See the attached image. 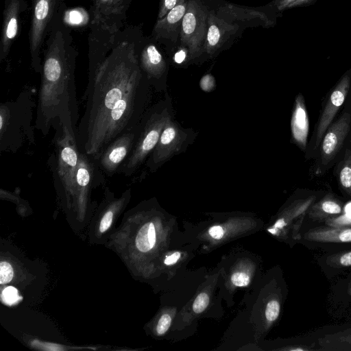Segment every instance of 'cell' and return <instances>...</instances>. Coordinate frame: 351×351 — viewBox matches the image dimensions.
I'll list each match as a JSON object with an SVG mask.
<instances>
[{
    "label": "cell",
    "instance_id": "1",
    "mask_svg": "<svg viewBox=\"0 0 351 351\" xmlns=\"http://www.w3.org/2000/svg\"><path fill=\"white\" fill-rule=\"evenodd\" d=\"M138 27H124L86 89V106L77 126L80 151L97 158L117 137L136 128L149 108L152 88L141 71Z\"/></svg>",
    "mask_w": 351,
    "mask_h": 351
},
{
    "label": "cell",
    "instance_id": "2",
    "mask_svg": "<svg viewBox=\"0 0 351 351\" xmlns=\"http://www.w3.org/2000/svg\"><path fill=\"white\" fill-rule=\"evenodd\" d=\"M64 12L55 20L42 51L35 129L43 136L65 125L77 131L78 105L75 71L78 51Z\"/></svg>",
    "mask_w": 351,
    "mask_h": 351
},
{
    "label": "cell",
    "instance_id": "3",
    "mask_svg": "<svg viewBox=\"0 0 351 351\" xmlns=\"http://www.w3.org/2000/svg\"><path fill=\"white\" fill-rule=\"evenodd\" d=\"M35 101L27 90L18 97L0 106V151L15 153L25 144L34 143Z\"/></svg>",
    "mask_w": 351,
    "mask_h": 351
},
{
    "label": "cell",
    "instance_id": "4",
    "mask_svg": "<svg viewBox=\"0 0 351 351\" xmlns=\"http://www.w3.org/2000/svg\"><path fill=\"white\" fill-rule=\"evenodd\" d=\"M172 99L165 97L149 107L138 125L134 147L118 173L130 177L145 162L155 148L166 123L173 118Z\"/></svg>",
    "mask_w": 351,
    "mask_h": 351
},
{
    "label": "cell",
    "instance_id": "5",
    "mask_svg": "<svg viewBox=\"0 0 351 351\" xmlns=\"http://www.w3.org/2000/svg\"><path fill=\"white\" fill-rule=\"evenodd\" d=\"M351 145V90L343 109L326 130L318 147L313 173L324 175Z\"/></svg>",
    "mask_w": 351,
    "mask_h": 351
},
{
    "label": "cell",
    "instance_id": "6",
    "mask_svg": "<svg viewBox=\"0 0 351 351\" xmlns=\"http://www.w3.org/2000/svg\"><path fill=\"white\" fill-rule=\"evenodd\" d=\"M32 8L29 30V48L32 69L40 73L42 51L52 25L66 10L64 0H31Z\"/></svg>",
    "mask_w": 351,
    "mask_h": 351
},
{
    "label": "cell",
    "instance_id": "7",
    "mask_svg": "<svg viewBox=\"0 0 351 351\" xmlns=\"http://www.w3.org/2000/svg\"><path fill=\"white\" fill-rule=\"evenodd\" d=\"M351 90V71L345 73L326 95L304 153L306 160L315 159L322 138L343 108Z\"/></svg>",
    "mask_w": 351,
    "mask_h": 351
},
{
    "label": "cell",
    "instance_id": "8",
    "mask_svg": "<svg viewBox=\"0 0 351 351\" xmlns=\"http://www.w3.org/2000/svg\"><path fill=\"white\" fill-rule=\"evenodd\" d=\"M191 128H183L174 118L164 127L159 140L145 162L150 173H154L173 156L184 152L196 138Z\"/></svg>",
    "mask_w": 351,
    "mask_h": 351
},
{
    "label": "cell",
    "instance_id": "9",
    "mask_svg": "<svg viewBox=\"0 0 351 351\" xmlns=\"http://www.w3.org/2000/svg\"><path fill=\"white\" fill-rule=\"evenodd\" d=\"M206 12L196 1L187 2L186 10L182 19L180 40L189 51V59H195L204 51L207 30Z\"/></svg>",
    "mask_w": 351,
    "mask_h": 351
},
{
    "label": "cell",
    "instance_id": "10",
    "mask_svg": "<svg viewBox=\"0 0 351 351\" xmlns=\"http://www.w3.org/2000/svg\"><path fill=\"white\" fill-rule=\"evenodd\" d=\"M132 0H91L90 24L112 34L125 26L127 13Z\"/></svg>",
    "mask_w": 351,
    "mask_h": 351
},
{
    "label": "cell",
    "instance_id": "11",
    "mask_svg": "<svg viewBox=\"0 0 351 351\" xmlns=\"http://www.w3.org/2000/svg\"><path fill=\"white\" fill-rule=\"evenodd\" d=\"M139 67L156 92H167L166 75L167 63L157 47L151 42H143L141 38L137 48Z\"/></svg>",
    "mask_w": 351,
    "mask_h": 351
},
{
    "label": "cell",
    "instance_id": "12",
    "mask_svg": "<svg viewBox=\"0 0 351 351\" xmlns=\"http://www.w3.org/2000/svg\"><path fill=\"white\" fill-rule=\"evenodd\" d=\"M138 127L117 137L95 158L99 167L107 177L118 173L129 156L134 145Z\"/></svg>",
    "mask_w": 351,
    "mask_h": 351
},
{
    "label": "cell",
    "instance_id": "13",
    "mask_svg": "<svg viewBox=\"0 0 351 351\" xmlns=\"http://www.w3.org/2000/svg\"><path fill=\"white\" fill-rule=\"evenodd\" d=\"M27 9L26 0H4L0 38V62L7 59L19 32L21 16Z\"/></svg>",
    "mask_w": 351,
    "mask_h": 351
},
{
    "label": "cell",
    "instance_id": "14",
    "mask_svg": "<svg viewBox=\"0 0 351 351\" xmlns=\"http://www.w3.org/2000/svg\"><path fill=\"white\" fill-rule=\"evenodd\" d=\"M116 35L96 25L90 24L88 38V82L93 80L99 67L110 51Z\"/></svg>",
    "mask_w": 351,
    "mask_h": 351
},
{
    "label": "cell",
    "instance_id": "15",
    "mask_svg": "<svg viewBox=\"0 0 351 351\" xmlns=\"http://www.w3.org/2000/svg\"><path fill=\"white\" fill-rule=\"evenodd\" d=\"M309 119L308 110L302 93H299L295 98L291 119V134L292 142L304 153L308 143Z\"/></svg>",
    "mask_w": 351,
    "mask_h": 351
},
{
    "label": "cell",
    "instance_id": "16",
    "mask_svg": "<svg viewBox=\"0 0 351 351\" xmlns=\"http://www.w3.org/2000/svg\"><path fill=\"white\" fill-rule=\"evenodd\" d=\"M237 25L226 21L213 13L207 17V30L204 43V51L214 54L237 31Z\"/></svg>",
    "mask_w": 351,
    "mask_h": 351
},
{
    "label": "cell",
    "instance_id": "17",
    "mask_svg": "<svg viewBox=\"0 0 351 351\" xmlns=\"http://www.w3.org/2000/svg\"><path fill=\"white\" fill-rule=\"evenodd\" d=\"M186 7L187 2L177 5L164 17L159 19L152 31L153 38L156 40L167 39L176 42L178 36V30H181Z\"/></svg>",
    "mask_w": 351,
    "mask_h": 351
},
{
    "label": "cell",
    "instance_id": "18",
    "mask_svg": "<svg viewBox=\"0 0 351 351\" xmlns=\"http://www.w3.org/2000/svg\"><path fill=\"white\" fill-rule=\"evenodd\" d=\"M303 239L317 244L351 243V227H315L304 232Z\"/></svg>",
    "mask_w": 351,
    "mask_h": 351
},
{
    "label": "cell",
    "instance_id": "19",
    "mask_svg": "<svg viewBox=\"0 0 351 351\" xmlns=\"http://www.w3.org/2000/svg\"><path fill=\"white\" fill-rule=\"evenodd\" d=\"M342 201L335 195H322L308 208L306 215L312 221H323L337 217L343 212Z\"/></svg>",
    "mask_w": 351,
    "mask_h": 351
},
{
    "label": "cell",
    "instance_id": "20",
    "mask_svg": "<svg viewBox=\"0 0 351 351\" xmlns=\"http://www.w3.org/2000/svg\"><path fill=\"white\" fill-rule=\"evenodd\" d=\"M334 167V175L341 193L351 197V145L348 147Z\"/></svg>",
    "mask_w": 351,
    "mask_h": 351
},
{
    "label": "cell",
    "instance_id": "21",
    "mask_svg": "<svg viewBox=\"0 0 351 351\" xmlns=\"http://www.w3.org/2000/svg\"><path fill=\"white\" fill-rule=\"evenodd\" d=\"M319 350H351V328L341 329L320 337Z\"/></svg>",
    "mask_w": 351,
    "mask_h": 351
},
{
    "label": "cell",
    "instance_id": "22",
    "mask_svg": "<svg viewBox=\"0 0 351 351\" xmlns=\"http://www.w3.org/2000/svg\"><path fill=\"white\" fill-rule=\"evenodd\" d=\"M156 239L154 224L152 222L147 223L137 233L135 240L136 247L141 252H147L154 247Z\"/></svg>",
    "mask_w": 351,
    "mask_h": 351
},
{
    "label": "cell",
    "instance_id": "23",
    "mask_svg": "<svg viewBox=\"0 0 351 351\" xmlns=\"http://www.w3.org/2000/svg\"><path fill=\"white\" fill-rule=\"evenodd\" d=\"M326 267L333 269H343L351 267V250L332 253L322 258Z\"/></svg>",
    "mask_w": 351,
    "mask_h": 351
},
{
    "label": "cell",
    "instance_id": "24",
    "mask_svg": "<svg viewBox=\"0 0 351 351\" xmlns=\"http://www.w3.org/2000/svg\"><path fill=\"white\" fill-rule=\"evenodd\" d=\"M324 223L331 227H351V212L344 208L341 215L326 220Z\"/></svg>",
    "mask_w": 351,
    "mask_h": 351
},
{
    "label": "cell",
    "instance_id": "25",
    "mask_svg": "<svg viewBox=\"0 0 351 351\" xmlns=\"http://www.w3.org/2000/svg\"><path fill=\"white\" fill-rule=\"evenodd\" d=\"M280 311V306L278 300H270L266 306L265 317L266 319L270 322H274L279 316Z\"/></svg>",
    "mask_w": 351,
    "mask_h": 351
},
{
    "label": "cell",
    "instance_id": "26",
    "mask_svg": "<svg viewBox=\"0 0 351 351\" xmlns=\"http://www.w3.org/2000/svg\"><path fill=\"white\" fill-rule=\"evenodd\" d=\"M13 269L11 265L6 261L0 263V283L1 285L10 282L13 277Z\"/></svg>",
    "mask_w": 351,
    "mask_h": 351
},
{
    "label": "cell",
    "instance_id": "27",
    "mask_svg": "<svg viewBox=\"0 0 351 351\" xmlns=\"http://www.w3.org/2000/svg\"><path fill=\"white\" fill-rule=\"evenodd\" d=\"M186 2V0H161L158 17L162 19L176 5Z\"/></svg>",
    "mask_w": 351,
    "mask_h": 351
},
{
    "label": "cell",
    "instance_id": "28",
    "mask_svg": "<svg viewBox=\"0 0 351 351\" xmlns=\"http://www.w3.org/2000/svg\"><path fill=\"white\" fill-rule=\"evenodd\" d=\"M209 303V297L206 293H201L193 304V310L196 313H202Z\"/></svg>",
    "mask_w": 351,
    "mask_h": 351
},
{
    "label": "cell",
    "instance_id": "29",
    "mask_svg": "<svg viewBox=\"0 0 351 351\" xmlns=\"http://www.w3.org/2000/svg\"><path fill=\"white\" fill-rule=\"evenodd\" d=\"M231 281L236 287H245L250 281V276L245 271H237L232 275Z\"/></svg>",
    "mask_w": 351,
    "mask_h": 351
},
{
    "label": "cell",
    "instance_id": "30",
    "mask_svg": "<svg viewBox=\"0 0 351 351\" xmlns=\"http://www.w3.org/2000/svg\"><path fill=\"white\" fill-rule=\"evenodd\" d=\"M19 298L17 290L12 287H8L4 289L1 293L3 301L8 304L15 303Z\"/></svg>",
    "mask_w": 351,
    "mask_h": 351
},
{
    "label": "cell",
    "instance_id": "31",
    "mask_svg": "<svg viewBox=\"0 0 351 351\" xmlns=\"http://www.w3.org/2000/svg\"><path fill=\"white\" fill-rule=\"evenodd\" d=\"M171 322V316L167 314H163L159 319L156 326V332L158 335H164L169 329Z\"/></svg>",
    "mask_w": 351,
    "mask_h": 351
},
{
    "label": "cell",
    "instance_id": "32",
    "mask_svg": "<svg viewBox=\"0 0 351 351\" xmlns=\"http://www.w3.org/2000/svg\"><path fill=\"white\" fill-rule=\"evenodd\" d=\"M210 237L215 239H221L223 236V229L220 226H212L208 230Z\"/></svg>",
    "mask_w": 351,
    "mask_h": 351
},
{
    "label": "cell",
    "instance_id": "33",
    "mask_svg": "<svg viewBox=\"0 0 351 351\" xmlns=\"http://www.w3.org/2000/svg\"><path fill=\"white\" fill-rule=\"evenodd\" d=\"M187 53H189V51L186 48L180 50L174 56V62L177 64H181L184 62L187 56Z\"/></svg>",
    "mask_w": 351,
    "mask_h": 351
},
{
    "label": "cell",
    "instance_id": "34",
    "mask_svg": "<svg viewBox=\"0 0 351 351\" xmlns=\"http://www.w3.org/2000/svg\"><path fill=\"white\" fill-rule=\"evenodd\" d=\"M180 258V253L176 252L169 256H167L164 260V263L167 265L175 264Z\"/></svg>",
    "mask_w": 351,
    "mask_h": 351
},
{
    "label": "cell",
    "instance_id": "35",
    "mask_svg": "<svg viewBox=\"0 0 351 351\" xmlns=\"http://www.w3.org/2000/svg\"><path fill=\"white\" fill-rule=\"evenodd\" d=\"M346 296H348L351 298V278L348 279L346 285Z\"/></svg>",
    "mask_w": 351,
    "mask_h": 351
},
{
    "label": "cell",
    "instance_id": "36",
    "mask_svg": "<svg viewBox=\"0 0 351 351\" xmlns=\"http://www.w3.org/2000/svg\"><path fill=\"white\" fill-rule=\"evenodd\" d=\"M294 0H282L279 4V9H282L287 6L291 1Z\"/></svg>",
    "mask_w": 351,
    "mask_h": 351
},
{
    "label": "cell",
    "instance_id": "37",
    "mask_svg": "<svg viewBox=\"0 0 351 351\" xmlns=\"http://www.w3.org/2000/svg\"><path fill=\"white\" fill-rule=\"evenodd\" d=\"M300 1H304V0H300Z\"/></svg>",
    "mask_w": 351,
    "mask_h": 351
}]
</instances>
